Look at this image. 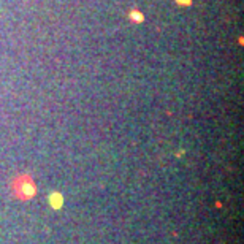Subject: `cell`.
<instances>
[{
	"instance_id": "obj_1",
	"label": "cell",
	"mask_w": 244,
	"mask_h": 244,
	"mask_svg": "<svg viewBox=\"0 0 244 244\" xmlns=\"http://www.w3.org/2000/svg\"><path fill=\"white\" fill-rule=\"evenodd\" d=\"M132 18H133V19H138V21L143 19V16L139 15V13H132Z\"/></svg>"
}]
</instances>
